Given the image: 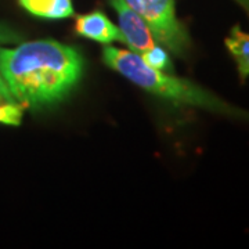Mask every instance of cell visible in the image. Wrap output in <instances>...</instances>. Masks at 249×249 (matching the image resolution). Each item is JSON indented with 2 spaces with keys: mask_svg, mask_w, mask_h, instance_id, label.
I'll use <instances>...</instances> for the list:
<instances>
[{
  "mask_svg": "<svg viewBox=\"0 0 249 249\" xmlns=\"http://www.w3.org/2000/svg\"><path fill=\"white\" fill-rule=\"evenodd\" d=\"M83 71L76 49L55 40H35L14 49L0 47V75L24 108L61 101L78 85Z\"/></svg>",
  "mask_w": 249,
  "mask_h": 249,
  "instance_id": "6da1fadb",
  "label": "cell"
},
{
  "mask_svg": "<svg viewBox=\"0 0 249 249\" xmlns=\"http://www.w3.org/2000/svg\"><path fill=\"white\" fill-rule=\"evenodd\" d=\"M103 60L111 70L119 72L136 86L155 96L168 98L178 104L206 108L224 115L249 116L190 80L175 78L166 72L154 70L142 61L139 54L130 50L106 46L103 49Z\"/></svg>",
  "mask_w": 249,
  "mask_h": 249,
  "instance_id": "7a4b0ae2",
  "label": "cell"
},
{
  "mask_svg": "<svg viewBox=\"0 0 249 249\" xmlns=\"http://www.w3.org/2000/svg\"><path fill=\"white\" fill-rule=\"evenodd\" d=\"M148 24L155 40L170 53L184 57L190 50V36L178 21L175 0H124Z\"/></svg>",
  "mask_w": 249,
  "mask_h": 249,
  "instance_id": "3957f363",
  "label": "cell"
},
{
  "mask_svg": "<svg viewBox=\"0 0 249 249\" xmlns=\"http://www.w3.org/2000/svg\"><path fill=\"white\" fill-rule=\"evenodd\" d=\"M109 3L118 14V28L124 36V43L129 46L130 52L142 55L151 50L157 43L144 18L136 13L124 0H109Z\"/></svg>",
  "mask_w": 249,
  "mask_h": 249,
  "instance_id": "277c9868",
  "label": "cell"
},
{
  "mask_svg": "<svg viewBox=\"0 0 249 249\" xmlns=\"http://www.w3.org/2000/svg\"><path fill=\"white\" fill-rule=\"evenodd\" d=\"M75 32L79 36L96 40L104 45L114 42H122L124 36L119 28L111 22V19L101 11H93L79 16L75 21Z\"/></svg>",
  "mask_w": 249,
  "mask_h": 249,
  "instance_id": "5b68a950",
  "label": "cell"
},
{
  "mask_svg": "<svg viewBox=\"0 0 249 249\" xmlns=\"http://www.w3.org/2000/svg\"><path fill=\"white\" fill-rule=\"evenodd\" d=\"M31 14L49 19H61L73 16L72 0H18Z\"/></svg>",
  "mask_w": 249,
  "mask_h": 249,
  "instance_id": "8992f818",
  "label": "cell"
},
{
  "mask_svg": "<svg viewBox=\"0 0 249 249\" xmlns=\"http://www.w3.org/2000/svg\"><path fill=\"white\" fill-rule=\"evenodd\" d=\"M226 47L237 64L241 80H245L249 76V34L235 25L226 39Z\"/></svg>",
  "mask_w": 249,
  "mask_h": 249,
  "instance_id": "52a82bcc",
  "label": "cell"
},
{
  "mask_svg": "<svg viewBox=\"0 0 249 249\" xmlns=\"http://www.w3.org/2000/svg\"><path fill=\"white\" fill-rule=\"evenodd\" d=\"M24 107L14 98H0V124L18 126L22 121Z\"/></svg>",
  "mask_w": 249,
  "mask_h": 249,
  "instance_id": "ba28073f",
  "label": "cell"
},
{
  "mask_svg": "<svg viewBox=\"0 0 249 249\" xmlns=\"http://www.w3.org/2000/svg\"><path fill=\"white\" fill-rule=\"evenodd\" d=\"M140 57L142 58V61L145 62L147 65H150L154 70L163 72L173 71L169 53L166 52V49L163 46L155 45L151 50H148L147 53L142 54Z\"/></svg>",
  "mask_w": 249,
  "mask_h": 249,
  "instance_id": "9c48e42d",
  "label": "cell"
},
{
  "mask_svg": "<svg viewBox=\"0 0 249 249\" xmlns=\"http://www.w3.org/2000/svg\"><path fill=\"white\" fill-rule=\"evenodd\" d=\"M18 42H21V35L7 25L0 24V45L18 43Z\"/></svg>",
  "mask_w": 249,
  "mask_h": 249,
  "instance_id": "30bf717a",
  "label": "cell"
},
{
  "mask_svg": "<svg viewBox=\"0 0 249 249\" xmlns=\"http://www.w3.org/2000/svg\"><path fill=\"white\" fill-rule=\"evenodd\" d=\"M0 98H14L11 96L9 88H7V85L4 83L1 75H0Z\"/></svg>",
  "mask_w": 249,
  "mask_h": 249,
  "instance_id": "8fae6325",
  "label": "cell"
},
{
  "mask_svg": "<svg viewBox=\"0 0 249 249\" xmlns=\"http://www.w3.org/2000/svg\"><path fill=\"white\" fill-rule=\"evenodd\" d=\"M235 1H237L241 7H242V9L245 10V11L249 14V0H235Z\"/></svg>",
  "mask_w": 249,
  "mask_h": 249,
  "instance_id": "7c38bea8",
  "label": "cell"
}]
</instances>
